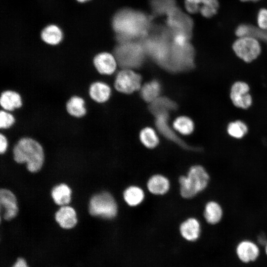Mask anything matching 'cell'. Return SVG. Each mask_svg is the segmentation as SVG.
I'll return each instance as SVG.
<instances>
[{
  "label": "cell",
  "mask_w": 267,
  "mask_h": 267,
  "mask_svg": "<svg viewBox=\"0 0 267 267\" xmlns=\"http://www.w3.org/2000/svg\"><path fill=\"white\" fill-rule=\"evenodd\" d=\"M148 191L156 195H163L166 194L170 188L169 179L161 174L152 175L148 179L146 184Z\"/></svg>",
  "instance_id": "23"
},
{
  "label": "cell",
  "mask_w": 267,
  "mask_h": 267,
  "mask_svg": "<svg viewBox=\"0 0 267 267\" xmlns=\"http://www.w3.org/2000/svg\"><path fill=\"white\" fill-rule=\"evenodd\" d=\"M249 84L243 81L234 82L230 89V99L234 106L242 109H247L252 105L253 97L250 93Z\"/></svg>",
  "instance_id": "11"
},
{
  "label": "cell",
  "mask_w": 267,
  "mask_h": 267,
  "mask_svg": "<svg viewBox=\"0 0 267 267\" xmlns=\"http://www.w3.org/2000/svg\"><path fill=\"white\" fill-rule=\"evenodd\" d=\"M139 139L142 144L149 149L155 148L159 143L157 134L153 129L150 127L144 128L140 131Z\"/></svg>",
  "instance_id": "31"
},
{
  "label": "cell",
  "mask_w": 267,
  "mask_h": 267,
  "mask_svg": "<svg viewBox=\"0 0 267 267\" xmlns=\"http://www.w3.org/2000/svg\"><path fill=\"white\" fill-rule=\"evenodd\" d=\"M261 246L255 240L250 238L242 239L235 246V255L238 261L244 265L258 261L261 255Z\"/></svg>",
  "instance_id": "10"
},
{
  "label": "cell",
  "mask_w": 267,
  "mask_h": 267,
  "mask_svg": "<svg viewBox=\"0 0 267 267\" xmlns=\"http://www.w3.org/2000/svg\"><path fill=\"white\" fill-rule=\"evenodd\" d=\"M224 210L222 205L216 200L208 201L204 205L203 216L205 222L210 225H216L222 221Z\"/></svg>",
  "instance_id": "17"
},
{
  "label": "cell",
  "mask_w": 267,
  "mask_h": 267,
  "mask_svg": "<svg viewBox=\"0 0 267 267\" xmlns=\"http://www.w3.org/2000/svg\"><path fill=\"white\" fill-rule=\"evenodd\" d=\"M210 179L209 172L203 166L200 164L191 166L186 176L179 177L180 195L187 199L195 197L207 189Z\"/></svg>",
  "instance_id": "4"
},
{
  "label": "cell",
  "mask_w": 267,
  "mask_h": 267,
  "mask_svg": "<svg viewBox=\"0 0 267 267\" xmlns=\"http://www.w3.org/2000/svg\"><path fill=\"white\" fill-rule=\"evenodd\" d=\"M0 204L4 210V219L10 221L14 218L18 212L17 199L10 190L2 188L0 190Z\"/></svg>",
  "instance_id": "18"
},
{
  "label": "cell",
  "mask_w": 267,
  "mask_h": 267,
  "mask_svg": "<svg viewBox=\"0 0 267 267\" xmlns=\"http://www.w3.org/2000/svg\"><path fill=\"white\" fill-rule=\"evenodd\" d=\"M145 53L140 41L119 43L114 51L117 63L127 69L139 67Z\"/></svg>",
  "instance_id": "5"
},
{
  "label": "cell",
  "mask_w": 267,
  "mask_h": 267,
  "mask_svg": "<svg viewBox=\"0 0 267 267\" xmlns=\"http://www.w3.org/2000/svg\"><path fill=\"white\" fill-rule=\"evenodd\" d=\"M111 25L118 44L140 41L150 32L151 19L144 12L126 8L114 14Z\"/></svg>",
  "instance_id": "1"
},
{
  "label": "cell",
  "mask_w": 267,
  "mask_h": 267,
  "mask_svg": "<svg viewBox=\"0 0 267 267\" xmlns=\"http://www.w3.org/2000/svg\"><path fill=\"white\" fill-rule=\"evenodd\" d=\"M248 131V127L246 124L239 120L229 122L226 127L228 135L236 139L244 138L247 134Z\"/></svg>",
  "instance_id": "28"
},
{
  "label": "cell",
  "mask_w": 267,
  "mask_h": 267,
  "mask_svg": "<svg viewBox=\"0 0 267 267\" xmlns=\"http://www.w3.org/2000/svg\"><path fill=\"white\" fill-rule=\"evenodd\" d=\"M161 92V86L156 80L144 84L141 89L142 98L146 102H152L158 98Z\"/></svg>",
  "instance_id": "27"
},
{
  "label": "cell",
  "mask_w": 267,
  "mask_h": 267,
  "mask_svg": "<svg viewBox=\"0 0 267 267\" xmlns=\"http://www.w3.org/2000/svg\"><path fill=\"white\" fill-rule=\"evenodd\" d=\"M150 5L155 15L168 14L177 7L175 0H151Z\"/></svg>",
  "instance_id": "30"
},
{
  "label": "cell",
  "mask_w": 267,
  "mask_h": 267,
  "mask_svg": "<svg viewBox=\"0 0 267 267\" xmlns=\"http://www.w3.org/2000/svg\"><path fill=\"white\" fill-rule=\"evenodd\" d=\"M167 26L171 35L181 34L190 38L192 22L190 17L177 6L167 16Z\"/></svg>",
  "instance_id": "9"
},
{
  "label": "cell",
  "mask_w": 267,
  "mask_h": 267,
  "mask_svg": "<svg viewBox=\"0 0 267 267\" xmlns=\"http://www.w3.org/2000/svg\"><path fill=\"white\" fill-rule=\"evenodd\" d=\"M16 122L15 116L11 112L3 109L0 111V129L6 130L12 127Z\"/></svg>",
  "instance_id": "33"
},
{
  "label": "cell",
  "mask_w": 267,
  "mask_h": 267,
  "mask_svg": "<svg viewBox=\"0 0 267 267\" xmlns=\"http://www.w3.org/2000/svg\"><path fill=\"white\" fill-rule=\"evenodd\" d=\"M89 211L92 216L112 220L117 215L118 207L113 195L108 192L103 191L95 194L91 198Z\"/></svg>",
  "instance_id": "6"
},
{
  "label": "cell",
  "mask_w": 267,
  "mask_h": 267,
  "mask_svg": "<svg viewBox=\"0 0 267 267\" xmlns=\"http://www.w3.org/2000/svg\"><path fill=\"white\" fill-rule=\"evenodd\" d=\"M88 94L90 98L95 102L103 103L109 99L111 95V89L105 82L94 81L89 87Z\"/></svg>",
  "instance_id": "19"
},
{
  "label": "cell",
  "mask_w": 267,
  "mask_h": 267,
  "mask_svg": "<svg viewBox=\"0 0 267 267\" xmlns=\"http://www.w3.org/2000/svg\"><path fill=\"white\" fill-rule=\"evenodd\" d=\"M177 107V104L167 97H158L151 102L149 110L154 115L163 112L173 110Z\"/></svg>",
  "instance_id": "29"
},
{
  "label": "cell",
  "mask_w": 267,
  "mask_h": 267,
  "mask_svg": "<svg viewBox=\"0 0 267 267\" xmlns=\"http://www.w3.org/2000/svg\"><path fill=\"white\" fill-rule=\"evenodd\" d=\"M141 77L130 69H124L116 76L114 87L118 91L124 93H131L139 89Z\"/></svg>",
  "instance_id": "12"
},
{
  "label": "cell",
  "mask_w": 267,
  "mask_h": 267,
  "mask_svg": "<svg viewBox=\"0 0 267 267\" xmlns=\"http://www.w3.org/2000/svg\"><path fill=\"white\" fill-rule=\"evenodd\" d=\"M72 191L66 184L56 185L52 190L51 196L54 202L59 206L67 205L71 200Z\"/></svg>",
  "instance_id": "26"
},
{
  "label": "cell",
  "mask_w": 267,
  "mask_h": 267,
  "mask_svg": "<svg viewBox=\"0 0 267 267\" xmlns=\"http://www.w3.org/2000/svg\"><path fill=\"white\" fill-rule=\"evenodd\" d=\"M264 248V252L265 256L267 258V243L265 244V245L263 247Z\"/></svg>",
  "instance_id": "38"
},
{
  "label": "cell",
  "mask_w": 267,
  "mask_h": 267,
  "mask_svg": "<svg viewBox=\"0 0 267 267\" xmlns=\"http://www.w3.org/2000/svg\"><path fill=\"white\" fill-rule=\"evenodd\" d=\"M232 48L235 54L246 63H251L257 59L262 51L259 41L247 35L239 37L233 42Z\"/></svg>",
  "instance_id": "8"
},
{
  "label": "cell",
  "mask_w": 267,
  "mask_h": 267,
  "mask_svg": "<svg viewBox=\"0 0 267 267\" xmlns=\"http://www.w3.org/2000/svg\"><path fill=\"white\" fill-rule=\"evenodd\" d=\"M40 37L45 44L50 46H56L62 42L64 34L61 28L58 25L49 24L42 30Z\"/></svg>",
  "instance_id": "22"
},
{
  "label": "cell",
  "mask_w": 267,
  "mask_h": 267,
  "mask_svg": "<svg viewBox=\"0 0 267 267\" xmlns=\"http://www.w3.org/2000/svg\"><path fill=\"white\" fill-rule=\"evenodd\" d=\"M65 109L70 116L78 119L85 116L87 112L84 98L77 95H72L68 99Z\"/></svg>",
  "instance_id": "24"
},
{
  "label": "cell",
  "mask_w": 267,
  "mask_h": 267,
  "mask_svg": "<svg viewBox=\"0 0 267 267\" xmlns=\"http://www.w3.org/2000/svg\"><path fill=\"white\" fill-rule=\"evenodd\" d=\"M174 128L183 135H189L194 129L193 121L186 116H180L175 119L173 123Z\"/></svg>",
  "instance_id": "32"
},
{
  "label": "cell",
  "mask_w": 267,
  "mask_h": 267,
  "mask_svg": "<svg viewBox=\"0 0 267 267\" xmlns=\"http://www.w3.org/2000/svg\"><path fill=\"white\" fill-rule=\"evenodd\" d=\"M241 1L246 2V1H257L260 0H240Z\"/></svg>",
  "instance_id": "40"
},
{
  "label": "cell",
  "mask_w": 267,
  "mask_h": 267,
  "mask_svg": "<svg viewBox=\"0 0 267 267\" xmlns=\"http://www.w3.org/2000/svg\"><path fill=\"white\" fill-rule=\"evenodd\" d=\"M194 55V48L189 42L179 44L171 42L170 61L173 71H183L193 67Z\"/></svg>",
  "instance_id": "7"
},
{
  "label": "cell",
  "mask_w": 267,
  "mask_h": 267,
  "mask_svg": "<svg viewBox=\"0 0 267 267\" xmlns=\"http://www.w3.org/2000/svg\"><path fill=\"white\" fill-rule=\"evenodd\" d=\"M13 158L18 163H26L32 173L39 171L43 167L44 154L43 147L36 139L30 137L19 139L13 149Z\"/></svg>",
  "instance_id": "2"
},
{
  "label": "cell",
  "mask_w": 267,
  "mask_h": 267,
  "mask_svg": "<svg viewBox=\"0 0 267 267\" xmlns=\"http://www.w3.org/2000/svg\"><path fill=\"white\" fill-rule=\"evenodd\" d=\"M55 219L60 226L65 229L73 228L78 222L75 209L67 205L61 207L55 213Z\"/></svg>",
  "instance_id": "20"
},
{
  "label": "cell",
  "mask_w": 267,
  "mask_h": 267,
  "mask_svg": "<svg viewBox=\"0 0 267 267\" xmlns=\"http://www.w3.org/2000/svg\"><path fill=\"white\" fill-rule=\"evenodd\" d=\"M75 0L79 3H86L87 2L90 1V0Z\"/></svg>",
  "instance_id": "39"
},
{
  "label": "cell",
  "mask_w": 267,
  "mask_h": 267,
  "mask_svg": "<svg viewBox=\"0 0 267 267\" xmlns=\"http://www.w3.org/2000/svg\"><path fill=\"white\" fill-rule=\"evenodd\" d=\"M200 221L195 217H189L183 221L179 227L181 236L186 241L195 242L200 238L202 234Z\"/></svg>",
  "instance_id": "16"
},
{
  "label": "cell",
  "mask_w": 267,
  "mask_h": 267,
  "mask_svg": "<svg viewBox=\"0 0 267 267\" xmlns=\"http://www.w3.org/2000/svg\"><path fill=\"white\" fill-rule=\"evenodd\" d=\"M123 197L128 205L131 207H136L143 201L145 193L143 190L139 186L130 185L124 190Z\"/></svg>",
  "instance_id": "25"
},
{
  "label": "cell",
  "mask_w": 267,
  "mask_h": 267,
  "mask_svg": "<svg viewBox=\"0 0 267 267\" xmlns=\"http://www.w3.org/2000/svg\"><path fill=\"white\" fill-rule=\"evenodd\" d=\"M256 241L261 246L263 247L267 243V236L265 233H259Z\"/></svg>",
  "instance_id": "37"
},
{
  "label": "cell",
  "mask_w": 267,
  "mask_h": 267,
  "mask_svg": "<svg viewBox=\"0 0 267 267\" xmlns=\"http://www.w3.org/2000/svg\"><path fill=\"white\" fill-rule=\"evenodd\" d=\"M1 109L12 112L22 107L23 100L21 94L12 89H6L1 92L0 96Z\"/></svg>",
  "instance_id": "21"
},
{
  "label": "cell",
  "mask_w": 267,
  "mask_h": 267,
  "mask_svg": "<svg viewBox=\"0 0 267 267\" xmlns=\"http://www.w3.org/2000/svg\"><path fill=\"white\" fill-rule=\"evenodd\" d=\"M155 124L159 131L168 139L176 143L183 149L194 150L195 148L187 145L178 136L168 124V112H163L156 115Z\"/></svg>",
  "instance_id": "14"
},
{
  "label": "cell",
  "mask_w": 267,
  "mask_h": 267,
  "mask_svg": "<svg viewBox=\"0 0 267 267\" xmlns=\"http://www.w3.org/2000/svg\"><path fill=\"white\" fill-rule=\"evenodd\" d=\"M140 42L146 53L163 67L173 71L170 61L171 36L168 29L160 33L148 34Z\"/></svg>",
  "instance_id": "3"
},
{
  "label": "cell",
  "mask_w": 267,
  "mask_h": 267,
  "mask_svg": "<svg viewBox=\"0 0 267 267\" xmlns=\"http://www.w3.org/2000/svg\"><path fill=\"white\" fill-rule=\"evenodd\" d=\"M184 6L189 13L211 18L217 13L219 4L218 0H184Z\"/></svg>",
  "instance_id": "13"
},
{
  "label": "cell",
  "mask_w": 267,
  "mask_h": 267,
  "mask_svg": "<svg viewBox=\"0 0 267 267\" xmlns=\"http://www.w3.org/2000/svg\"><path fill=\"white\" fill-rule=\"evenodd\" d=\"M8 140L6 136L2 133L0 134V153H4L8 147Z\"/></svg>",
  "instance_id": "35"
},
{
  "label": "cell",
  "mask_w": 267,
  "mask_h": 267,
  "mask_svg": "<svg viewBox=\"0 0 267 267\" xmlns=\"http://www.w3.org/2000/svg\"><path fill=\"white\" fill-rule=\"evenodd\" d=\"M92 64L100 74L110 75L115 71L118 63L114 54L107 51H102L94 56Z\"/></svg>",
  "instance_id": "15"
},
{
  "label": "cell",
  "mask_w": 267,
  "mask_h": 267,
  "mask_svg": "<svg viewBox=\"0 0 267 267\" xmlns=\"http://www.w3.org/2000/svg\"><path fill=\"white\" fill-rule=\"evenodd\" d=\"M257 24L260 28L267 30V9L261 8L257 15Z\"/></svg>",
  "instance_id": "34"
},
{
  "label": "cell",
  "mask_w": 267,
  "mask_h": 267,
  "mask_svg": "<svg viewBox=\"0 0 267 267\" xmlns=\"http://www.w3.org/2000/svg\"><path fill=\"white\" fill-rule=\"evenodd\" d=\"M10 267H30V266L24 257H18Z\"/></svg>",
  "instance_id": "36"
}]
</instances>
